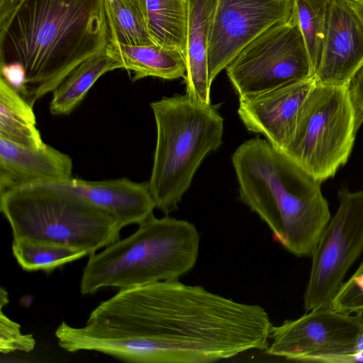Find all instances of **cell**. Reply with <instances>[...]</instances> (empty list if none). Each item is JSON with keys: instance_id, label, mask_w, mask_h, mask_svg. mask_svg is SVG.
Listing matches in <instances>:
<instances>
[{"instance_id": "obj_1", "label": "cell", "mask_w": 363, "mask_h": 363, "mask_svg": "<svg viewBox=\"0 0 363 363\" xmlns=\"http://www.w3.org/2000/svg\"><path fill=\"white\" fill-rule=\"evenodd\" d=\"M86 323L115 330L118 357L137 363H208L264 351L272 326L260 306L178 279L121 289Z\"/></svg>"}, {"instance_id": "obj_2", "label": "cell", "mask_w": 363, "mask_h": 363, "mask_svg": "<svg viewBox=\"0 0 363 363\" xmlns=\"http://www.w3.org/2000/svg\"><path fill=\"white\" fill-rule=\"evenodd\" d=\"M111 40L104 0H21L0 26V64L19 65L33 106Z\"/></svg>"}, {"instance_id": "obj_3", "label": "cell", "mask_w": 363, "mask_h": 363, "mask_svg": "<svg viewBox=\"0 0 363 363\" xmlns=\"http://www.w3.org/2000/svg\"><path fill=\"white\" fill-rule=\"evenodd\" d=\"M241 201L295 256L313 253L331 218L321 183L266 139L242 143L232 155Z\"/></svg>"}, {"instance_id": "obj_4", "label": "cell", "mask_w": 363, "mask_h": 363, "mask_svg": "<svg viewBox=\"0 0 363 363\" xmlns=\"http://www.w3.org/2000/svg\"><path fill=\"white\" fill-rule=\"evenodd\" d=\"M199 241L191 223L152 214L130 236L89 256L81 277V293L178 279L194 267Z\"/></svg>"}, {"instance_id": "obj_5", "label": "cell", "mask_w": 363, "mask_h": 363, "mask_svg": "<svg viewBox=\"0 0 363 363\" xmlns=\"http://www.w3.org/2000/svg\"><path fill=\"white\" fill-rule=\"evenodd\" d=\"M157 138L148 182L155 208L176 210L197 169L223 143L224 120L218 105L202 106L185 94L150 104Z\"/></svg>"}, {"instance_id": "obj_6", "label": "cell", "mask_w": 363, "mask_h": 363, "mask_svg": "<svg viewBox=\"0 0 363 363\" xmlns=\"http://www.w3.org/2000/svg\"><path fill=\"white\" fill-rule=\"evenodd\" d=\"M0 210L13 239L75 247L89 256L119 240L123 228L109 213L56 182L0 193Z\"/></svg>"}, {"instance_id": "obj_7", "label": "cell", "mask_w": 363, "mask_h": 363, "mask_svg": "<svg viewBox=\"0 0 363 363\" xmlns=\"http://www.w3.org/2000/svg\"><path fill=\"white\" fill-rule=\"evenodd\" d=\"M362 123L349 86L316 82L282 152L322 183L347 162Z\"/></svg>"}, {"instance_id": "obj_8", "label": "cell", "mask_w": 363, "mask_h": 363, "mask_svg": "<svg viewBox=\"0 0 363 363\" xmlns=\"http://www.w3.org/2000/svg\"><path fill=\"white\" fill-rule=\"evenodd\" d=\"M238 97L260 94L314 77V70L293 17L266 29L225 67Z\"/></svg>"}, {"instance_id": "obj_9", "label": "cell", "mask_w": 363, "mask_h": 363, "mask_svg": "<svg viewBox=\"0 0 363 363\" xmlns=\"http://www.w3.org/2000/svg\"><path fill=\"white\" fill-rule=\"evenodd\" d=\"M362 333L363 311L353 314L317 308L272 325L264 352L293 361L356 362L352 350Z\"/></svg>"}, {"instance_id": "obj_10", "label": "cell", "mask_w": 363, "mask_h": 363, "mask_svg": "<svg viewBox=\"0 0 363 363\" xmlns=\"http://www.w3.org/2000/svg\"><path fill=\"white\" fill-rule=\"evenodd\" d=\"M363 252V190L339 191L335 214L323 230L312 254L303 296L306 312L330 307L346 274Z\"/></svg>"}, {"instance_id": "obj_11", "label": "cell", "mask_w": 363, "mask_h": 363, "mask_svg": "<svg viewBox=\"0 0 363 363\" xmlns=\"http://www.w3.org/2000/svg\"><path fill=\"white\" fill-rule=\"evenodd\" d=\"M292 9L293 0H218L208 43L211 84L254 38L289 21Z\"/></svg>"}, {"instance_id": "obj_12", "label": "cell", "mask_w": 363, "mask_h": 363, "mask_svg": "<svg viewBox=\"0 0 363 363\" xmlns=\"http://www.w3.org/2000/svg\"><path fill=\"white\" fill-rule=\"evenodd\" d=\"M362 67L363 24L347 0H330L314 78L322 84L349 86Z\"/></svg>"}, {"instance_id": "obj_13", "label": "cell", "mask_w": 363, "mask_h": 363, "mask_svg": "<svg viewBox=\"0 0 363 363\" xmlns=\"http://www.w3.org/2000/svg\"><path fill=\"white\" fill-rule=\"evenodd\" d=\"M315 83L312 77L260 94L238 97L239 117L248 130L263 135L271 145L283 151L300 109Z\"/></svg>"}, {"instance_id": "obj_14", "label": "cell", "mask_w": 363, "mask_h": 363, "mask_svg": "<svg viewBox=\"0 0 363 363\" xmlns=\"http://www.w3.org/2000/svg\"><path fill=\"white\" fill-rule=\"evenodd\" d=\"M72 168L68 155L45 143L34 148L0 138V193L25 184L68 179Z\"/></svg>"}, {"instance_id": "obj_15", "label": "cell", "mask_w": 363, "mask_h": 363, "mask_svg": "<svg viewBox=\"0 0 363 363\" xmlns=\"http://www.w3.org/2000/svg\"><path fill=\"white\" fill-rule=\"evenodd\" d=\"M56 183L109 213L122 228L140 224L155 208L148 182L127 178L86 181L71 177Z\"/></svg>"}, {"instance_id": "obj_16", "label": "cell", "mask_w": 363, "mask_h": 363, "mask_svg": "<svg viewBox=\"0 0 363 363\" xmlns=\"http://www.w3.org/2000/svg\"><path fill=\"white\" fill-rule=\"evenodd\" d=\"M218 1L187 0L186 94L202 106L211 104L208 43Z\"/></svg>"}, {"instance_id": "obj_17", "label": "cell", "mask_w": 363, "mask_h": 363, "mask_svg": "<svg viewBox=\"0 0 363 363\" xmlns=\"http://www.w3.org/2000/svg\"><path fill=\"white\" fill-rule=\"evenodd\" d=\"M109 44L122 68L133 72V82L147 77L164 79L186 77V60L178 50L156 44L135 46L111 42Z\"/></svg>"}, {"instance_id": "obj_18", "label": "cell", "mask_w": 363, "mask_h": 363, "mask_svg": "<svg viewBox=\"0 0 363 363\" xmlns=\"http://www.w3.org/2000/svg\"><path fill=\"white\" fill-rule=\"evenodd\" d=\"M118 68H122V65L108 44L77 66L55 88L50 103V113L57 116L69 114L100 77Z\"/></svg>"}, {"instance_id": "obj_19", "label": "cell", "mask_w": 363, "mask_h": 363, "mask_svg": "<svg viewBox=\"0 0 363 363\" xmlns=\"http://www.w3.org/2000/svg\"><path fill=\"white\" fill-rule=\"evenodd\" d=\"M0 138L29 147L45 145L36 127L33 106L1 76Z\"/></svg>"}, {"instance_id": "obj_20", "label": "cell", "mask_w": 363, "mask_h": 363, "mask_svg": "<svg viewBox=\"0 0 363 363\" xmlns=\"http://www.w3.org/2000/svg\"><path fill=\"white\" fill-rule=\"evenodd\" d=\"M148 30L156 45L185 55L188 21L187 0H145Z\"/></svg>"}, {"instance_id": "obj_21", "label": "cell", "mask_w": 363, "mask_h": 363, "mask_svg": "<svg viewBox=\"0 0 363 363\" xmlns=\"http://www.w3.org/2000/svg\"><path fill=\"white\" fill-rule=\"evenodd\" d=\"M111 40L123 45L155 44L150 36L145 0H104Z\"/></svg>"}, {"instance_id": "obj_22", "label": "cell", "mask_w": 363, "mask_h": 363, "mask_svg": "<svg viewBox=\"0 0 363 363\" xmlns=\"http://www.w3.org/2000/svg\"><path fill=\"white\" fill-rule=\"evenodd\" d=\"M12 252L25 271L51 272L69 262L89 256L83 250L28 239H13Z\"/></svg>"}, {"instance_id": "obj_23", "label": "cell", "mask_w": 363, "mask_h": 363, "mask_svg": "<svg viewBox=\"0 0 363 363\" xmlns=\"http://www.w3.org/2000/svg\"><path fill=\"white\" fill-rule=\"evenodd\" d=\"M330 1V0H293L291 15L302 34L314 74L325 34Z\"/></svg>"}, {"instance_id": "obj_24", "label": "cell", "mask_w": 363, "mask_h": 363, "mask_svg": "<svg viewBox=\"0 0 363 363\" xmlns=\"http://www.w3.org/2000/svg\"><path fill=\"white\" fill-rule=\"evenodd\" d=\"M330 308L348 313L363 311V261L350 278L344 281Z\"/></svg>"}, {"instance_id": "obj_25", "label": "cell", "mask_w": 363, "mask_h": 363, "mask_svg": "<svg viewBox=\"0 0 363 363\" xmlns=\"http://www.w3.org/2000/svg\"><path fill=\"white\" fill-rule=\"evenodd\" d=\"M35 347L32 334H23L21 325L10 319L0 310V352L9 354L14 352H30Z\"/></svg>"}, {"instance_id": "obj_26", "label": "cell", "mask_w": 363, "mask_h": 363, "mask_svg": "<svg viewBox=\"0 0 363 363\" xmlns=\"http://www.w3.org/2000/svg\"><path fill=\"white\" fill-rule=\"evenodd\" d=\"M349 89L356 107L363 116V67L352 79Z\"/></svg>"}, {"instance_id": "obj_27", "label": "cell", "mask_w": 363, "mask_h": 363, "mask_svg": "<svg viewBox=\"0 0 363 363\" xmlns=\"http://www.w3.org/2000/svg\"><path fill=\"white\" fill-rule=\"evenodd\" d=\"M21 0H0V26L9 18Z\"/></svg>"}, {"instance_id": "obj_28", "label": "cell", "mask_w": 363, "mask_h": 363, "mask_svg": "<svg viewBox=\"0 0 363 363\" xmlns=\"http://www.w3.org/2000/svg\"><path fill=\"white\" fill-rule=\"evenodd\" d=\"M352 354L357 359V362L363 361V333L354 346Z\"/></svg>"}, {"instance_id": "obj_29", "label": "cell", "mask_w": 363, "mask_h": 363, "mask_svg": "<svg viewBox=\"0 0 363 363\" xmlns=\"http://www.w3.org/2000/svg\"><path fill=\"white\" fill-rule=\"evenodd\" d=\"M350 6L353 8L359 18H360L363 24V0L362 1H353L347 0Z\"/></svg>"}, {"instance_id": "obj_30", "label": "cell", "mask_w": 363, "mask_h": 363, "mask_svg": "<svg viewBox=\"0 0 363 363\" xmlns=\"http://www.w3.org/2000/svg\"><path fill=\"white\" fill-rule=\"evenodd\" d=\"M9 296L7 291L3 287L1 288L0 292V306L3 308L9 303Z\"/></svg>"}, {"instance_id": "obj_31", "label": "cell", "mask_w": 363, "mask_h": 363, "mask_svg": "<svg viewBox=\"0 0 363 363\" xmlns=\"http://www.w3.org/2000/svg\"><path fill=\"white\" fill-rule=\"evenodd\" d=\"M348 1H350V0H348ZM353 1H362V0H353Z\"/></svg>"}]
</instances>
